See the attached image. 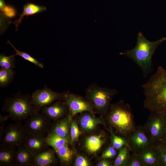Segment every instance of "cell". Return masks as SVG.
Here are the masks:
<instances>
[{"label":"cell","mask_w":166,"mask_h":166,"mask_svg":"<svg viewBox=\"0 0 166 166\" xmlns=\"http://www.w3.org/2000/svg\"><path fill=\"white\" fill-rule=\"evenodd\" d=\"M142 86L144 107L151 112L166 113V69L159 66L156 73Z\"/></svg>","instance_id":"1"},{"label":"cell","mask_w":166,"mask_h":166,"mask_svg":"<svg viewBox=\"0 0 166 166\" xmlns=\"http://www.w3.org/2000/svg\"><path fill=\"white\" fill-rule=\"evenodd\" d=\"M166 40L163 37L155 42L147 40L141 32L137 35V42L135 46L132 49L120 53L129 58L141 69L144 77L152 73L153 65L152 57L158 46Z\"/></svg>","instance_id":"2"},{"label":"cell","mask_w":166,"mask_h":166,"mask_svg":"<svg viewBox=\"0 0 166 166\" xmlns=\"http://www.w3.org/2000/svg\"><path fill=\"white\" fill-rule=\"evenodd\" d=\"M106 114L110 127L121 136L127 139L135 130L136 126L132 110L123 101L110 104Z\"/></svg>","instance_id":"3"},{"label":"cell","mask_w":166,"mask_h":166,"mask_svg":"<svg viewBox=\"0 0 166 166\" xmlns=\"http://www.w3.org/2000/svg\"><path fill=\"white\" fill-rule=\"evenodd\" d=\"M2 110L7 113L16 122L24 121L30 115L38 110L33 103L31 96L18 93L4 101Z\"/></svg>","instance_id":"4"},{"label":"cell","mask_w":166,"mask_h":166,"mask_svg":"<svg viewBox=\"0 0 166 166\" xmlns=\"http://www.w3.org/2000/svg\"><path fill=\"white\" fill-rule=\"evenodd\" d=\"M117 93L115 89L102 87L93 84L86 89L85 98L93 105L94 111L106 114L113 98Z\"/></svg>","instance_id":"5"},{"label":"cell","mask_w":166,"mask_h":166,"mask_svg":"<svg viewBox=\"0 0 166 166\" xmlns=\"http://www.w3.org/2000/svg\"><path fill=\"white\" fill-rule=\"evenodd\" d=\"M128 146L132 153L139 155L154 144L144 126H136L127 138Z\"/></svg>","instance_id":"6"},{"label":"cell","mask_w":166,"mask_h":166,"mask_svg":"<svg viewBox=\"0 0 166 166\" xmlns=\"http://www.w3.org/2000/svg\"><path fill=\"white\" fill-rule=\"evenodd\" d=\"M61 101L68 106V115L72 118L77 114L84 112H88L94 116L93 107L86 98L68 91L62 93Z\"/></svg>","instance_id":"7"},{"label":"cell","mask_w":166,"mask_h":166,"mask_svg":"<svg viewBox=\"0 0 166 166\" xmlns=\"http://www.w3.org/2000/svg\"><path fill=\"white\" fill-rule=\"evenodd\" d=\"M144 126L155 145L166 137L163 113L151 112Z\"/></svg>","instance_id":"8"},{"label":"cell","mask_w":166,"mask_h":166,"mask_svg":"<svg viewBox=\"0 0 166 166\" xmlns=\"http://www.w3.org/2000/svg\"><path fill=\"white\" fill-rule=\"evenodd\" d=\"M50 120L39 110L30 115L24 124L27 134L45 136L51 125Z\"/></svg>","instance_id":"9"},{"label":"cell","mask_w":166,"mask_h":166,"mask_svg":"<svg viewBox=\"0 0 166 166\" xmlns=\"http://www.w3.org/2000/svg\"><path fill=\"white\" fill-rule=\"evenodd\" d=\"M27 133L21 122L9 124L5 128L0 144L15 148L23 144Z\"/></svg>","instance_id":"10"},{"label":"cell","mask_w":166,"mask_h":166,"mask_svg":"<svg viewBox=\"0 0 166 166\" xmlns=\"http://www.w3.org/2000/svg\"><path fill=\"white\" fill-rule=\"evenodd\" d=\"M62 93H58L48 88L45 85L43 89H38L31 96L33 104L36 109L49 105L55 101L61 100Z\"/></svg>","instance_id":"11"},{"label":"cell","mask_w":166,"mask_h":166,"mask_svg":"<svg viewBox=\"0 0 166 166\" xmlns=\"http://www.w3.org/2000/svg\"><path fill=\"white\" fill-rule=\"evenodd\" d=\"M39 110L50 120L56 121L68 115L69 109L62 101H58L48 106L43 107Z\"/></svg>","instance_id":"12"},{"label":"cell","mask_w":166,"mask_h":166,"mask_svg":"<svg viewBox=\"0 0 166 166\" xmlns=\"http://www.w3.org/2000/svg\"><path fill=\"white\" fill-rule=\"evenodd\" d=\"M23 144L34 156L49 148L45 136L27 134Z\"/></svg>","instance_id":"13"},{"label":"cell","mask_w":166,"mask_h":166,"mask_svg":"<svg viewBox=\"0 0 166 166\" xmlns=\"http://www.w3.org/2000/svg\"><path fill=\"white\" fill-rule=\"evenodd\" d=\"M72 118L68 115L51 124L48 133L55 134L70 141V123Z\"/></svg>","instance_id":"14"},{"label":"cell","mask_w":166,"mask_h":166,"mask_svg":"<svg viewBox=\"0 0 166 166\" xmlns=\"http://www.w3.org/2000/svg\"><path fill=\"white\" fill-rule=\"evenodd\" d=\"M16 148L0 144V166H16Z\"/></svg>","instance_id":"15"},{"label":"cell","mask_w":166,"mask_h":166,"mask_svg":"<svg viewBox=\"0 0 166 166\" xmlns=\"http://www.w3.org/2000/svg\"><path fill=\"white\" fill-rule=\"evenodd\" d=\"M55 150L49 148L34 156L33 166H50L56 163Z\"/></svg>","instance_id":"16"},{"label":"cell","mask_w":166,"mask_h":166,"mask_svg":"<svg viewBox=\"0 0 166 166\" xmlns=\"http://www.w3.org/2000/svg\"><path fill=\"white\" fill-rule=\"evenodd\" d=\"M138 155L143 166H160L158 152L155 145Z\"/></svg>","instance_id":"17"},{"label":"cell","mask_w":166,"mask_h":166,"mask_svg":"<svg viewBox=\"0 0 166 166\" xmlns=\"http://www.w3.org/2000/svg\"><path fill=\"white\" fill-rule=\"evenodd\" d=\"M80 126L81 129L86 132L94 129L99 124L105 125L102 118L97 117L89 112L83 114L80 120Z\"/></svg>","instance_id":"18"},{"label":"cell","mask_w":166,"mask_h":166,"mask_svg":"<svg viewBox=\"0 0 166 166\" xmlns=\"http://www.w3.org/2000/svg\"><path fill=\"white\" fill-rule=\"evenodd\" d=\"M34 156L23 145L16 148V166H33Z\"/></svg>","instance_id":"19"},{"label":"cell","mask_w":166,"mask_h":166,"mask_svg":"<svg viewBox=\"0 0 166 166\" xmlns=\"http://www.w3.org/2000/svg\"><path fill=\"white\" fill-rule=\"evenodd\" d=\"M23 12L21 14L19 15V18L14 22L11 21L10 22V23H12L15 24L17 31L18 29V27L19 25L21 23L24 16H28L42 13L46 10V8L45 6L39 5L32 2L27 3L23 6Z\"/></svg>","instance_id":"20"},{"label":"cell","mask_w":166,"mask_h":166,"mask_svg":"<svg viewBox=\"0 0 166 166\" xmlns=\"http://www.w3.org/2000/svg\"><path fill=\"white\" fill-rule=\"evenodd\" d=\"M0 25L1 34L6 29L11 21L9 19L15 16L16 11L12 6L6 5L2 9H0Z\"/></svg>","instance_id":"21"},{"label":"cell","mask_w":166,"mask_h":166,"mask_svg":"<svg viewBox=\"0 0 166 166\" xmlns=\"http://www.w3.org/2000/svg\"><path fill=\"white\" fill-rule=\"evenodd\" d=\"M105 143L101 135H94L87 137L85 140V146L86 150L91 153L98 151Z\"/></svg>","instance_id":"22"},{"label":"cell","mask_w":166,"mask_h":166,"mask_svg":"<svg viewBox=\"0 0 166 166\" xmlns=\"http://www.w3.org/2000/svg\"><path fill=\"white\" fill-rule=\"evenodd\" d=\"M55 150L62 165H68L71 163L74 152L70 148L69 144Z\"/></svg>","instance_id":"23"},{"label":"cell","mask_w":166,"mask_h":166,"mask_svg":"<svg viewBox=\"0 0 166 166\" xmlns=\"http://www.w3.org/2000/svg\"><path fill=\"white\" fill-rule=\"evenodd\" d=\"M45 139L48 145L55 150L70 143L69 140L52 133H48Z\"/></svg>","instance_id":"24"},{"label":"cell","mask_w":166,"mask_h":166,"mask_svg":"<svg viewBox=\"0 0 166 166\" xmlns=\"http://www.w3.org/2000/svg\"><path fill=\"white\" fill-rule=\"evenodd\" d=\"M131 150L129 147L124 146L120 149L118 156L115 159L113 166H126L130 155Z\"/></svg>","instance_id":"25"},{"label":"cell","mask_w":166,"mask_h":166,"mask_svg":"<svg viewBox=\"0 0 166 166\" xmlns=\"http://www.w3.org/2000/svg\"><path fill=\"white\" fill-rule=\"evenodd\" d=\"M15 73L13 69L2 68L0 70V86L4 87L8 86L14 79Z\"/></svg>","instance_id":"26"},{"label":"cell","mask_w":166,"mask_h":166,"mask_svg":"<svg viewBox=\"0 0 166 166\" xmlns=\"http://www.w3.org/2000/svg\"><path fill=\"white\" fill-rule=\"evenodd\" d=\"M110 130L111 136V144L116 149L120 150L124 146H128V140L126 138L117 136L111 127Z\"/></svg>","instance_id":"27"},{"label":"cell","mask_w":166,"mask_h":166,"mask_svg":"<svg viewBox=\"0 0 166 166\" xmlns=\"http://www.w3.org/2000/svg\"><path fill=\"white\" fill-rule=\"evenodd\" d=\"M7 42L13 48L16 52V53L13 55V56H14L16 55L19 56L26 60L32 63L40 68L43 69L44 68V65L42 63L35 59L27 53L21 51L17 49L9 41H8Z\"/></svg>","instance_id":"28"},{"label":"cell","mask_w":166,"mask_h":166,"mask_svg":"<svg viewBox=\"0 0 166 166\" xmlns=\"http://www.w3.org/2000/svg\"><path fill=\"white\" fill-rule=\"evenodd\" d=\"M14 56L13 55L9 56L1 53L0 54V66L2 68L13 69L16 66Z\"/></svg>","instance_id":"29"},{"label":"cell","mask_w":166,"mask_h":166,"mask_svg":"<svg viewBox=\"0 0 166 166\" xmlns=\"http://www.w3.org/2000/svg\"><path fill=\"white\" fill-rule=\"evenodd\" d=\"M81 134L77 123L75 121L71 120L70 130V143L72 144L77 141Z\"/></svg>","instance_id":"30"},{"label":"cell","mask_w":166,"mask_h":166,"mask_svg":"<svg viewBox=\"0 0 166 166\" xmlns=\"http://www.w3.org/2000/svg\"><path fill=\"white\" fill-rule=\"evenodd\" d=\"M155 145L158 152L160 166H166V148L160 144Z\"/></svg>","instance_id":"31"},{"label":"cell","mask_w":166,"mask_h":166,"mask_svg":"<svg viewBox=\"0 0 166 166\" xmlns=\"http://www.w3.org/2000/svg\"><path fill=\"white\" fill-rule=\"evenodd\" d=\"M126 166H143L138 155L132 153L130 154L127 162Z\"/></svg>","instance_id":"32"},{"label":"cell","mask_w":166,"mask_h":166,"mask_svg":"<svg viewBox=\"0 0 166 166\" xmlns=\"http://www.w3.org/2000/svg\"><path fill=\"white\" fill-rule=\"evenodd\" d=\"M116 149L111 144L103 153L101 157L103 159H109L114 157L117 154Z\"/></svg>","instance_id":"33"},{"label":"cell","mask_w":166,"mask_h":166,"mask_svg":"<svg viewBox=\"0 0 166 166\" xmlns=\"http://www.w3.org/2000/svg\"><path fill=\"white\" fill-rule=\"evenodd\" d=\"M74 165L76 166H89L90 165V164L87 158L83 156H79L76 159Z\"/></svg>","instance_id":"34"},{"label":"cell","mask_w":166,"mask_h":166,"mask_svg":"<svg viewBox=\"0 0 166 166\" xmlns=\"http://www.w3.org/2000/svg\"><path fill=\"white\" fill-rule=\"evenodd\" d=\"M97 166H113L110 161L104 159V160L99 162L97 165Z\"/></svg>","instance_id":"35"},{"label":"cell","mask_w":166,"mask_h":166,"mask_svg":"<svg viewBox=\"0 0 166 166\" xmlns=\"http://www.w3.org/2000/svg\"><path fill=\"white\" fill-rule=\"evenodd\" d=\"M0 125V142L1 143L2 139L3 138L5 131L4 128L5 122H3Z\"/></svg>","instance_id":"36"},{"label":"cell","mask_w":166,"mask_h":166,"mask_svg":"<svg viewBox=\"0 0 166 166\" xmlns=\"http://www.w3.org/2000/svg\"><path fill=\"white\" fill-rule=\"evenodd\" d=\"M10 118V116L8 115H2L0 116V124H1L3 122H5L7 119Z\"/></svg>","instance_id":"37"},{"label":"cell","mask_w":166,"mask_h":166,"mask_svg":"<svg viewBox=\"0 0 166 166\" xmlns=\"http://www.w3.org/2000/svg\"><path fill=\"white\" fill-rule=\"evenodd\" d=\"M6 5L5 0H0V9L4 8Z\"/></svg>","instance_id":"38"},{"label":"cell","mask_w":166,"mask_h":166,"mask_svg":"<svg viewBox=\"0 0 166 166\" xmlns=\"http://www.w3.org/2000/svg\"><path fill=\"white\" fill-rule=\"evenodd\" d=\"M166 148V137L159 144Z\"/></svg>","instance_id":"39"},{"label":"cell","mask_w":166,"mask_h":166,"mask_svg":"<svg viewBox=\"0 0 166 166\" xmlns=\"http://www.w3.org/2000/svg\"><path fill=\"white\" fill-rule=\"evenodd\" d=\"M164 113V121L166 132V113Z\"/></svg>","instance_id":"40"}]
</instances>
